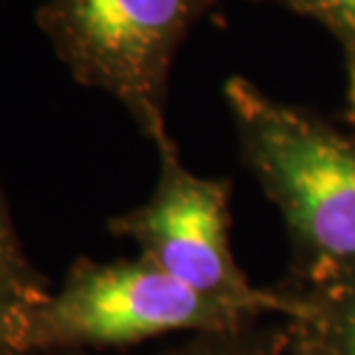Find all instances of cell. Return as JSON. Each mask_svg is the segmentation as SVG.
I'll list each match as a JSON object with an SVG mask.
<instances>
[{
	"label": "cell",
	"instance_id": "277c9868",
	"mask_svg": "<svg viewBox=\"0 0 355 355\" xmlns=\"http://www.w3.org/2000/svg\"><path fill=\"white\" fill-rule=\"evenodd\" d=\"M158 149L156 188L145 204L110 220V232L140 245V257L188 289L216 303L282 314L303 309L298 293L257 289L239 268L230 245V179L198 177L181 163L175 140Z\"/></svg>",
	"mask_w": 355,
	"mask_h": 355
},
{
	"label": "cell",
	"instance_id": "ba28073f",
	"mask_svg": "<svg viewBox=\"0 0 355 355\" xmlns=\"http://www.w3.org/2000/svg\"><path fill=\"white\" fill-rule=\"evenodd\" d=\"M289 10L323 24L346 46L355 44V0H277Z\"/></svg>",
	"mask_w": 355,
	"mask_h": 355
},
{
	"label": "cell",
	"instance_id": "5b68a950",
	"mask_svg": "<svg viewBox=\"0 0 355 355\" xmlns=\"http://www.w3.org/2000/svg\"><path fill=\"white\" fill-rule=\"evenodd\" d=\"M49 298L28 266L0 198V355H26L33 314Z\"/></svg>",
	"mask_w": 355,
	"mask_h": 355
},
{
	"label": "cell",
	"instance_id": "6da1fadb",
	"mask_svg": "<svg viewBox=\"0 0 355 355\" xmlns=\"http://www.w3.org/2000/svg\"><path fill=\"white\" fill-rule=\"evenodd\" d=\"M241 156L284 218L293 248L291 289L355 282V140L305 108L225 83Z\"/></svg>",
	"mask_w": 355,
	"mask_h": 355
},
{
	"label": "cell",
	"instance_id": "8992f818",
	"mask_svg": "<svg viewBox=\"0 0 355 355\" xmlns=\"http://www.w3.org/2000/svg\"><path fill=\"white\" fill-rule=\"evenodd\" d=\"M293 291L303 303L293 326L305 330L323 355H355V282Z\"/></svg>",
	"mask_w": 355,
	"mask_h": 355
},
{
	"label": "cell",
	"instance_id": "7a4b0ae2",
	"mask_svg": "<svg viewBox=\"0 0 355 355\" xmlns=\"http://www.w3.org/2000/svg\"><path fill=\"white\" fill-rule=\"evenodd\" d=\"M218 0H46L37 26L76 83L124 105L156 147L165 126L170 69L188 30Z\"/></svg>",
	"mask_w": 355,
	"mask_h": 355
},
{
	"label": "cell",
	"instance_id": "3957f363",
	"mask_svg": "<svg viewBox=\"0 0 355 355\" xmlns=\"http://www.w3.org/2000/svg\"><path fill=\"white\" fill-rule=\"evenodd\" d=\"M252 309L216 303L188 289L147 259L78 261L62 289L37 307L28 330V353L122 346L165 332L195 335L250 328Z\"/></svg>",
	"mask_w": 355,
	"mask_h": 355
},
{
	"label": "cell",
	"instance_id": "52a82bcc",
	"mask_svg": "<svg viewBox=\"0 0 355 355\" xmlns=\"http://www.w3.org/2000/svg\"><path fill=\"white\" fill-rule=\"evenodd\" d=\"M293 339L291 321L286 326L250 328L234 332H207L198 335L191 344L163 355H286Z\"/></svg>",
	"mask_w": 355,
	"mask_h": 355
},
{
	"label": "cell",
	"instance_id": "9c48e42d",
	"mask_svg": "<svg viewBox=\"0 0 355 355\" xmlns=\"http://www.w3.org/2000/svg\"><path fill=\"white\" fill-rule=\"evenodd\" d=\"M286 355H323V353L319 351V346L312 342V337H309L305 330L293 326V339H291V346H289V351H286Z\"/></svg>",
	"mask_w": 355,
	"mask_h": 355
},
{
	"label": "cell",
	"instance_id": "30bf717a",
	"mask_svg": "<svg viewBox=\"0 0 355 355\" xmlns=\"http://www.w3.org/2000/svg\"><path fill=\"white\" fill-rule=\"evenodd\" d=\"M346 58H349V94H346V119L355 128V44L346 46Z\"/></svg>",
	"mask_w": 355,
	"mask_h": 355
}]
</instances>
